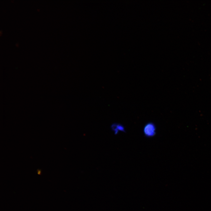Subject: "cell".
Masks as SVG:
<instances>
[{"mask_svg": "<svg viewBox=\"0 0 211 211\" xmlns=\"http://www.w3.org/2000/svg\"><path fill=\"white\" fill-rule=\"evenodd\" d=\"M143 132L145 136L147 137L154 136L156 132V127L155 125L152 122L146 124L144 127Z\"/></svg>", "mask_w": 211, "mask_h": 211, "instance_id": "6da1fadb", "label": "cell"}, {"mask_svg": "<svg viewBox=\"0 0 211 211\" xmlns=\"http://www.w3.org/2000/svg\"><path fill=\"white\" fill-rule=\"evenodd\" d=\"M110 128L115 135L125 131L124 126L121 124L117 123H113L110 126Z\"/></svg>", "mask_w": 211, "mask_h": 211, "instance_id": "7a4b0ae2", "label": "cell"}]
</instances>
